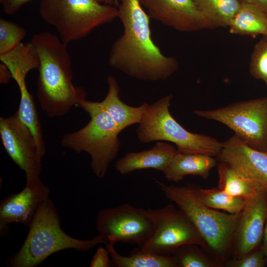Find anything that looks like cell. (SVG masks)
Masks as SVG:
<instances>
[{"mask_svg":"<svg viewBox=\"0 0 267 267\" xmlns=\"http://www.w3.org/2000/svg\"><path fill=\"white\" fill-rule=\"evenodd\" d=\"M118 18L123 33L111 45L110 65L143 81H163L179 66L177 59L165 55L151 37L150 18L138 0H120Z\"/></svg>","mask_w":267,"mask_h":267,"instance_id":"cell-1","label":"cell"},{"mask_svg":"<svg viewBox=\"0 0 267 267\" xmlns=\"http://www.w3.org/2000/svg\"><path fill=\"white\" fill-rule=\"evenodd\" d=\"M30 42L40 58L37 95L40 107L50 118L67 114L86 99L87 93L72 82L71 60L67 44L48 32L35 34Z\"/></svg>","mask_w":267,"mask_h":267,"instance_id":"cell-2","label":"cell"},{"mask_svg":"<svg viewBox=\"0 0 267 267\" xmlns=\"http://www.w3.org/2000/svg\"><path fill=\"white\" fill-rule=\"evenodd\" d=\"M57 211L49 197L41 205L20 250L10 260L12 267H35L51 254L65 249L90 250L98 244H105L98 234L92 239L80 240L65 233L60 227Z\"/></svg>","mask_w":267,"mask_h":267,"instance_id":"cell-3","label":"cell"},{"mask_svg":"<svg viewBox=\"0 0 267 267\" xmlns=\"http://www.w3.org/2000/svg\"><path fill=\"white\" fill-rule=\"evenodd\" d=\"M78 106L90 119L81 129L64 134L61 144L77 154L83 151L88 153L92 172L97 177L103 178L118 155L121 144L118 136L121 132L99 101L85 99Z\"/></svg>","mask_w":267,"mask_h":267,"instance_id":"cell-4","label":"cell"},{"mask_svg":"<svg viewBox=\"0 0 267 267\" xmlns=\"http://www.w3.org/2000/svg\"><path fill=\"white\" fill-rule=\"evenodd\" d=\"M157 183L166 198L175 203L189 219L208 248L220 259L225 258L231 248L241 212L225 213L207 207L196 197L191 185L179 186Z\"/></svg>","mask_w":267,"mask_h":267,"instance_id":"cell-5","label":"cell"},{"mask_svg":"<svg viewBox=\"0 0 267 267\" xmlns=\"http://www.w3.org/2000/svg\"><path fill=\"white\" fill-rule=\"evenodd\" d=\"M39 13L66 44L86 38L96 28L118 18L117 6L97 0H41Z\"/></svg>","mask_w":267,"mask_h":267,"instance_id":"cell-6","label":"cell"},{"mask_svg":"<svg viewBox=\"0 0 267 267\" xmlns=\"http://www.w3.org/2000/svg\"><path fill=\"white\" fill-rule=\"evenodd\" d=\"M173 98L170 93L148 105L136 130L139 140L145 143L169 141L180 151L217 157L222 142L209 135L190 132L180 125L169 110Z\"/></svg>","mask_w":267,"mask_h":267,"instance_id":"cell-7","label":"cell"},{"mask_svg":"<svg viewBox=\"0 0 267 267\" xmlns=\"http://www.w3.org/2000/svg\"><path fill=\"white\" fill-rule=\"evenodd\" d=\"M194 113L222 123L251 147L267 153V96L215 109H196Z\"/></svg>","mask_w":267,"mask_h":267,"instance_id":"cell-8","label":"cell"},{"mask_svg":"<svg viewBox=\"0 0 267 267\" xmlns=\"http://www.w3.org/2000/svg\"><path fill=\"white\" fill-rule=\"evenodd\" d=\"M154 222L151 237L140 248L160 255H171L179 247L195 244L202 248L207 245L186 215L170 204L155 209H147Z\"/></svg>","mask_w":267,"mask_h":267,"instance_id":"cell-9","label":"cell"},{"mask_svg":"<svg viewBox=\"0 0 267 267\" xmlns=\"http://www.w3.org/2000/svg\"><path fill=\"white\" fill-rule=\"evenodd\" d=\"M96 227L105 244L122 242L140 248L151 237L154 222L148 210L124 204L101 211Z\"/></svg>","mask_w":267,"mask_h":267,"instance_id":"cell-10","label":"cell"},{"mask_svg":"<svg viewBox=\"0 0 267 267\" xmlns=\"http://www.w3.org/2000/svg\"><path fill=\"white\" fill-rule=\"evenodd\" d=\"M0 135L8 156L25 172L26 181L39 178L42 158L33 135L17 112L10 117L0 118Z\"/></svg>","mask_w":267,"mask_h":267,"instance_id":"cell-11","label":"cell"},{"mask_svg":"<svg viewBox=\"0 0 267 267\" xmlns=\"http://www.w3.org/2000/svg\"><path fill=\"white\" fill-rule=\"evenodd\" d=\"M150 19L174 30L192 32L215 28L195 0H138Z\"/></svg>","mask_w":267,"mask_h":267,"instance_id":"cell-12","label":"cell"},{"mask_svg":"<svg viewBox=\"0 0 267 267\" xmlns=\"http://www.w3.org/2000/svg\"><path fill=\"white\" fill-rule=\"evenodd\" d=\"M50 190L40 178L26 181L25 188L4 199L0 204V227L3 231L11 223L29 227L43 203L49 197Z\"/></svg>","mask_w":267,"mask_h":267,"instance_id":"cell-13","label":"cell"},{"mask_svg":"<svg viewBox=\"0 0 267 267\" xmlns=\"http://www.w3.org/2000/svg\"><path fill=\"white\" fill-rule=\"evenodd\" d=\"M216 157L220 162L267 189V152L254 148L234 134L222 142Z\"/></svg>","mask_w":267,"mask_h":267,"instance_id":"cell-14","label":"cell"},{"mask_svg":"<svg viewBox=\"0 0 267 267\" xmlns=\"http://www.w3.org/2000/svg\"><path fill=\"white\" fill-rule=\"evenodd\" d=\"M267 214V191L248 199L238 220L233 240L240 258L256 249L263 240Z\"/></svg>","mask_w":267,"mask_h":267,"instance_id":"cell-15","label":"cell"},{"mask_svg":"<svg viewBox=\"0 0 267 267\" xmlns=\"http://www.w3.org/2000/svg\"><path fill=\"white\" fill-rule=\"evenodd\" d=\"M177 151L174 146L158 141L149 149L126 153L117 161L115 168L121 175L147 169L163 172Z\"/></svg>","mask_w":267,"mask_h":267,"instance_id":"cell-16","label":"cell"},{"mask_svg":"<svg viewBox=\"0 0 267 267\" xmlns=\"http://www.w3.org/2000/svg\"><path fill=\"white\" fill-rule=\"evenodd\" d=\"M108 91L103 100L99 102L121 132L126 128L139 124L149 105L144 102L137 107L126 104L120 97V89L116 78L109 75L107 78Z\"/></svg>","mask_w":267,"mask_h":267,"instance_id":"cell-17","label":"cell"},{"mask_svg":"<svg viewBox=\"0 0 267 267\" xmlns=\"http://www.w3.org/2000/svg\"><path fill=\"white\" fill-rule=\"evenodd\" d=\"M216 165L217 161L213 156L177 150L163 173L166 179L178 183L189 175L207 178Z\"/></svg>","mask_w":267,"mask_h":267,"instance_id":"cell-18","label":"cell"},{"mask_svg":"<svg viewBox=\"0 0 267 267\" xmlns=\"http://www.w3.org/2000/svg\"><path fill=\"white\" fill-rule=\"evenodd\" d=\"M0 60L8 67L19 88L26 86L28 73L38 69L40 63L39 55L30 42L21 43L10 51L0 55Z\"/></svg>","mask_w":267,"mask_h":267,"instance_id":"cell-19","label":"cell"},{"mask_svg":"<svg viewBox=\"0 0 267 267\" xmlns=\"http://www.w3.org/2000/svg\"><path fill=\"white\" fill-rule=\"evenodd\" d=\"M228 27L233 34L267 36V14L254 5L241 3Z\"/></svg>","mask_w":267,"mask_h":267,"instance_id":"cell-20","label":"cell"},{"mask_svg":"<svg viewBox=\"0 0 267 267\" xmlns=\"http://www.w3.org/2000/svg\"><path fill=\"white\" fill-rule=\"evenodd\" d=\"M219 188L234 196L249 199L267 189L259 183L241 175L227 164H218Z\"/></svg>","mask_w":267,"mask_h":267,"instance_id":"cell-21","label":"cell"},{"mask_svg":"<svg viewBox=\"0 0 267 267\" xmlns=\"http://www.w3.org/2000/svg\"><path fill=\"white\" fill-rule=\"evenodd\" d=\"M115 243H106L112 262L117 267H176V262L172 255H160L142 250H133L129 256H124L115 249Z\"/></svg>","mask_w":267,"mask_h":267,"instance_id":"cell-22","label":"cell"},{"mask_svg":"<svg viewBox=\"0 0 267 267\" xmlns=\"http://www.w3.org/2000/svg\"><path fill=\"white\" fill-rule=\"evenodd\" d=\"M19 89L20 100L16 112L20 120L33 135L38 153L43 158L45 154V144L33 97L28 91L27 86Z\"/></svg>","mask_w":267,"mask_h":267,"instance_id":"cell-23","label":"cell"},{"mask_svg":"<svg viewBox=\"0 0 267 267\" xmlns=\"http://www.w3.org/2000/svg\"><path fill=\"white\" fill-rule=\"evenodd\" d=\"M197 199L204 205L215 210H222L228 213H240L247 200L234 196L224 192L219 188L204 189L191 185Z\"/></svg>","mask_w":267,"mask_h":267,"instance_id":"cell-24","label":"cell"},{"mask_svg":"<svg viewBox=\"0 0 267 267\" xmlns=\"http://www.w3.org/2000/svg\"><path fill=\"white\" fill-rule=\"evenodd\" d=\"M198 7L215 28L228 27L237 12L239 0H195Z\"/></svg>","mask_w":267,"mask_h":267,"instance_id":"cell-25","label":"cell"},{"mask_svg":"<svg viewBox=\"0 0 267 267\" xmlns=\"http://www.w3.org/2000/svg\"><path fill=\"white\" fill-rule=\"evenodd\" d=\"M195 244H185L177 248L171 255L177 267H215L219 264L204 254Z\"/></svg>","mask_w":267,"mask_h":267,"instance_id":"cell-26","label":"cell"},{"mask_svg":"<svg viewBox=\"0 0 267 267\" xmlns=\"http://www.w3.org/2000/svg\"><path fill=\"white\" fill-rule=\"evenodd\" d=\"M26 30L17 23L0 19V55L12 50L21 43Z\"/></svg>","mask_w":267,"mask_h":267,"instance_id":"cell-27","label":"cell"},{"mask_svg":"<svg viewBox=\"0 0 267 267\" xmlns=\"http://www.w3.org/2000/svg\"><path fill=\"white\" fill-rule=\"evenodd\" d=\"M250 72L254 78L262 80L267 87V36H263L254 48Z\"/></svg>","mask_w":267,"mask_h":267,"instance_id":"cell-28","label":"cell"},{"mask_svg":"<svg viewBox=\"0 0 267 267\" xmlns=\"http://www.w3.org/2000/svg\"><path fill=\"white\" fill-rule=\"evenodd\" d=\"M267 264V256L260 247L240 257L235 258L228 262L227 266L231 267H264Z\"/></svg>","mask_w":267,"mask_h":267,"instance_id":"cell-29","label":"cell"},{"mask_svg":"<svg viewBox=\"0 0 267 267\" xmlns=\"http://www.w3.org/2000/svg\"><path fill=\"white\" fill-rule=\"evenodd\" d=\"M110 253L107 249L98 247L90 263V267H108L110 266Z\"/></svg>","mask_w":267,"mask_h":267,"instance_id":"cell-30","label":"cell"},{"mask_svg":"<svg viewBox=\"0 0 267 267\" xmlns=\"http://www.w3.org/2000/svg\"><path fill=\"white\" fill-rule=\"evenodd\" d=\"M32 0H0L3 11L7 15H13L18 12L27 3Z\"/></svg>","mask_w":267,"mask_h":267,"instance_id":"cell-31","label":"cell"},{"mask_svg":"<svg viewBox=\"0 0 267 267\" xmlns=\"http://www.w3.org/2000/svg\"><path fill=\"white\" fill-rule=\"evenodd\" d=\"M12 78V74L8 67L3 62L0 63V83L7 84Z\"/></svg>","mask_w":267,"mask_h":267,"instance_id":"cell-32","label":"cell"},{"mask_svg":"<svg viewBox=\"0 0 267 267\" xmlns=\"http://www.w3.org/2000/svg\"><path fill=\"white\" fill-rule=\"evenodd\" d=\"M241 3H247L254 5L267 14V0H239Z\"/></svg>","mask_w":267,"mask_h":267,"instance_id":"cell-33","label":"cell"},{"mask_svg":"<svg viewBox=\"0 0 267 267\" xmlns=\"http://www.w3.org/2000/svg\"><path fill=\"white\" fill-rule=\"evenodd\" d=\"M261 247L264 251L265 255L267 256V214L264 230L263 244Z\"/></svg>","mask_w":267,"mask_h":267,"instance_id":"cell-34","label":"cell"},{"mask_svg":"<svg viewBox=\"0 0 267 267\" xmlns=\"http://www.w3.org/2000/svg\"><path fill=\"white\" fill-rule=\"evenodd\" d=\"M120 0H105L104 3L106 4L118 6Z\"/></svg>","mask_w":267,"mask_h":267,"instance_id":"cell-35","label":"cell"},{"mask_svg":"<svg viewBox=\"0 0 267 267\" xmlns=\"http://www.w3.org/2000/svg\"><path fill=\"white\" fill-rule=\"evenodd\" d=\"M97 0L98 1H99V2L104 3L105 0Z\"/></svg>","mask_w":267,"mask_h":267,"instance_id":"cell-36","label":"cell"}]
</instances>
